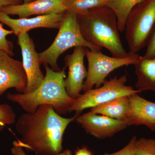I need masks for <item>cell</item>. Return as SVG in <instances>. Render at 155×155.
Segmentation results:
<instances>
[{
	"label": "cell",
	"instance_id": "6da1fadb",
	"mask_svg": "<svg viewBox=\"0 0 155 155\" xmlns=\"http://www.w3.org/2000/svg\"><path fill=\"white\" fill-rule=\"evenodd\" d=\"M80 114L70 118L62 117L47 105L40 106L33 113L22 114L16 128L21 135L23 148L36 155H58L63 152V136L71 122Z\"/></svg>",
	"mask_w": 155,
	"mask_h": 155
},
{
	"label": "cell",
	"instance_id": "7a4b0ae2",
	"mask_svg": "<svg viewBox=\"0 0 155 155\" xmlns=\"http://www.w3.org/2000/svg\"><path fill=\"white\" fill-rule=\"evenodd\" d=\"M81 32L84 39L91 44L105 48L112 57L124 58L129 55L121 41L117 17L106 6L91 9L77 15Z\"/></svg>",
	"mask_w": 155,
	"mask_h": 155
},
{
	"label": "cell",
	"instance_id": "3957f363",
	"mask_svg": "<svg viewBox=\"0 0 155 155\" xmlns=\"http://www.w3.org/2000/svg\"><path fill=\"white\" fill-rule=\"evenodd\" d=\"M44 66V80L38 88L29 93H8L7 98L18 104L27 113H33L40 106L47 105L52 107L59 115L66 114L75 99L69 97L66 91L65 68L56 72L48 65Z\"/></svg>",
	"mask_w": 155,
	"mask_h": 155
},
{
	"label": "cell",
	"instance_id": "277c9868",
	"mask_svg": "<svg viewBox=\"0 0 155 155\" xmlns=\"http://www.w3.org/2000/svg\"><path fill=\"white\" fill-rule=\"evenodd\" d=\"M59 32L51 45L43 51L38 53L40 63L50 65L51 69L61 71L58 64V58L66 51L73 47H84L93 51H99L102 48L89 43L84 38L78 22L77 15L66 11Z\"/></svg>",
	"mask_w": 155,
	"mask_h": 155
},
{
	"label": "cell",
	"instance_id": "5b68a950",
	"mask_svg": "<svg viewBox=\"0 0 155 155\" xmlns=\"http://www.w3.org/2000/svg\"><path fill=\"white\" fill-rule=\"evenodd\" d=\"M155 24V0H144L132 9L125 23V38L130 52L146 46Z\"/></svg>",
	"mask_w": 155,
	"mask_h": 155
},
{
	"label": "cell",
	"instance_id": "8992f818",
	"mask_svg": "<svg viewBox=\"0 0 155 155\" xmlns=\"http://www.w3.org/2000/svg\"><path fill=\"white\" fill-rule=\"evenodd\" d=\"M126 75L106 80L99 87L91 89L80 94L68 108V113L80 114L85 109L94 107L119 97L130 96L141 92L126 85Z\"/></svg>",
	"mask_w": 155,
	"mask_h": 155
},
{
	"label": "cell",
	"instance_id": "52a82bcc",
	"mask_svg": "<svg viewBox=\"0 0 155 155\" xmlns=\"http://www.w3.org/2000/svg\"><path fill=\"white\" fill-rule=\"evenodd\" d=\"M129 53L125 58H116L106 55L101 51H93L86 48L85 56L88 62V69L82 91H87L94 86L96 88L99 87L111 72L123 66L134 65L141 58L137 53Z\"/></svg>",
	"mask_w": 155,
	"mask_h": 155
},
{
	"label": "cell",
	"instance_id": "ba28073f",
	"mask_svg": "<svg viewBox=\"0 0 155 155\" xmlns=\"http://www.w3.org/2000/svg\"><path fill=\"white\" fill-rule=\"evenodd\" d=\"M18 44L21 48L22 65L27 78V85L24 93L34 91L41 85L45 75L40 69L38 53L35 50L33 40L28 33L20 34L18 36Z\"/></svg>",
	"mask_w": 155,
	"mask_h": 155
},
{
	"label": "cell",
	"instance_id": "9c48e42d",
	"mask_svg": "<svg viewBox=\"0 0 155 155\" xmlns=\"http://www.w3.org/2000/svg\"><path fill=\"white\" fill-rule=\"evenodd\" d=\"M75 121L87 133L100 139L112 137L128 126L124 121L94 114L91 111L78 115Z\"/></svg>",
	"mask_w": 155,
	"mask_h": 155
},
{
	"label": "cell",
	"instance_id": "30bf717a",
	"mask_svg": "<svg viewBox=\"0 0 155 155\" xmlns=\"http://www.w3.org/2000/svg\"><path fill=\"white\" fill-rule=\"evenodd\" d=\"M27 85V76L22 63L0 51V95L11 88L24 93Z\"/></svg>",
	"mask_w": 155,
	"mask_h": 155
},
{
	"label": "cell",
	"instance_id": "8fae6325",
	"mask_svg": "<svg viewBox=\"0 0 155 155\" xmlns=\"http://www.w3.org/2000/svg\"><path fill=\"white\" fill-rule=\"evenodd\" d=\"M84 47L74 48L73 53L65 57L66 67H68V75L64 81L65 88L69 96L75 99L82 91L87 71L84 65L86 49Z\"/></svg>",
	"mask_w": 155,
	"mask_h": 155
},
{
	"label": "cell",
	"instance_id": "7c38bea8",
	"mask_svg": "<svg viewBox=\"0 0 155 155\" xmlns=\"http://www.w3.org/2000/svg\"><path fill=\"white\" fill-rule=\"evenodd\" d=\"M66 12L60 14L38 16L32 18L14 19L0 11V22L9 26L14 34L18 36L20 34L28 33L29 31L34 28L59 29L62 25Z\"/></svg>",
	"mask_w": 155,
	"mask_h": 155
},
{
	"label": "cell",
	"instance_id": "4fadbf2b",
	"mask_svg": "<svg viewBox=\"0 0 155 155\" xmlns=\"http://www.w3.org/2000/svg\"><path fill=\"white\" fill-rule=\"evenodd\" d=\"M64 2V0H35L30 3L6 6L0 11L8 15H17L19 18L60 14L66 11Z\"/></svg>",
	"mask_w": 155,
	"mask_h": 155
},
{
	"label": "cell",
	"instance_id": "5bb4252c",
	"mask_svg": "<svg viewBox=\"0 0 155 155\" xmlns=\"http://www.w3.org/2000/svg\"><path fill=\"white\" fill-rule=\"evenodd\" d=\"M130 112L125 122L129 125H143L155 131V102L134 94L129 96Z\"/></svg>",
	"mask_w": 155,
	"mask_h": 155
},
{
	"label": "cell",
	"instance_id": "9a60e30c",
	"mask_svg": "<svg viewBox=\"0 0 155 155\" xmlns=\"http://www.w3.org/2000/svg\"><path fill=\"white\" fill-rule=\"evenodd\" d=\"M94 114L108 116L125 122L130 112L129 96L117 98L107 102L91 108Z\"/></svg>",
	"mask_w": 155,
	"mask_h": 155
},
{
	"label": "cell",
	"instance_id": "2e32d148",
	"mask_svg": "<svg viewBox=\"0 0 155 155\" xmlns=\"http://www.w3.org/2000/svg\"><path fill=\"white\" fill-rule=\"evenodd\" d=\"M134 65L137 78V89L141 92H155V57L147 58L142 56Z\"/></svg>",
	"mask_w": 155,
	"mask_h": 155
},
{
	"label": "cell",
	"instance_id": "e0dca14e",
	"mask_svg": "<svg viewBox=\"0 0 155 155\" xmlns=\"http://www.w3.org/2000/svg\"><path fill=\"white\" fill-rule=\"evenodd\" d=\"M143 1L107 0L105 6L111 9L116 14L119 31L122 32L125 30V21L132 9Z\"/></svg>",
	"mask_w": 155,
	"mask_h": 155
},
{
	"label": "cell",
	"instance_id": "ac0fdd59",
	"mask_svg": "<svg viewBox=\"0 0 155 155\" xmlns=\"http://www.w3.org/2000/svg\"><path fill=\"white\" fill-rule=\"evenodd\" d=\"M107 0H64L66 11L81 15L95 8L105 6Z\"/></svg>",
	"mask_w": 155,
	"mask_h": 155
},
{
	"label": "cell",
	"instance_id": "d6986e66",
	"mask_svg": "<svg viewBox=\"0 0 155 155\" xmlns=\"http://www.w3.org/2000/svg\"><path fill=\"white\" fill-rule=\"evenodd\" d=\"M135 155H155V139L144 137L137 139Z\"/></svg>",
	"mask_w": 155,
	"mask_h": 155
},
{
	"label": "cell",
	"instance_id": "ffe728a7",
	"mask_svg": "<svg viewBox=\"0 0 155 155\" xmlns=\"http://www.w3.org/2000/svg\"><path fill=\"white\" fill-rule=\"evenodd\" d=\"M16 122V115L11 106L0 104V125H11Z\"/></svg>",
	"mask_w": 155,
	"mask_h": 155
},
{
	"label": "cell",
	"instance_id": "44dd1931",
	"mask_svg": "<svg viewBox=\"0 0 155 155\" xmlns=\"http://www.w3.org/2000/svg\"><path fill=\"white\" fill-rule=\"evenodd\" d=\"M3 23L0 22V51H3L10 56L14 54L13 53V45L7 39V37L14 34L12 30H7L3 27Z\"/></svg>",
	"mask_w": 155,
	"mask_h": 155
},
{
	"label": "cell",
	"instance_id": "7402d4cb",
	"mask_svg": "<svg viewBox=\"0 0 155 155\" xmlns=\"http://www.w3.org/2000/svg\"><path fill=\"white\" fill-rule=\"evenodd\" d=\"M146 52L143 58H150L155 57V24L151 31L146 45Z\"/></svg>",
	"mask_w": 155,
	"mask_h": 155
},
{
	"label": "cell",
	"instance_id": "603a6c76",
	"mask_svg": "<svg viewBox=\"0 0 155 155\" xmlns=\"http://www.w3.org/2000/svg\"><path fill=\"white\" fill-rule=\"evenodd\" d=\"M137 138L134 137L130 140L128 144L122 149L112 153L104 154L102 155H135V145Z\"/></svg>",
	"mask_w": 155,
	"mask_h": 155
},
{
	"label": "cell",
	"instance_id": "cb8c5ba5",
	"mask_svg": "<svg viewBox=\"0 0 155 155\" xmlns=\"http://www.w3.org/2000/svg\"><path fill=\"white\" fill-rule=\"evenodd\" d=\"M11 152L13 155H27L23 150V147L21 145L19 140H15L13 142ZM58 155H72V153L70 150L67 149Z\"/></svg>",
	"mask_w": 155,
	"mask_h": 155
},
{
	"label": "cell",
	"instance_id": "d4e9b609",
	"mask_svg": "<svg viewBox=\"0 0 155 155\" xmlns=\"http://www.w3.org/2000/svg\"><path fill=\"white\" fill-rule=\"evenodd\" d=\"M21 0H0V9L6 6L20 4Z\"/></svg>",
	"mask_w": 155,
	"mask_h": 155
},
{
	"label": "cell",
	"instance_id": "484cf974",
	"mask_svg": "<svg viewBox=\"0 0 155 155\" xmlns=\"http://www.w3.org/2000/svg\"><path fill=\"white\" fill-rule=\"evenodd\" d=\"M74 155H93L92 153L86 147H83L78 149L75 151Z\"/></svg>",
	"mask_w": 155,
	"mask_h": 155
},
{
	"label": "cell",
	"instance_id": "4316f807",
	"mask_svg": "<svg viewBox=\"0 0 155 155\" xmlns=\"http://www.w3.org/2000/svg\"><path fill=\"white\" fill-rule=\"evenodd\" d=\"M35 0H23V3H28L31 2Z\"/></svg>",
	"mask_w": 155,
	"mask_h": 155
},
{
	"label": "cell",
	"instance_id": "83f0119b",
	"mask_svg": "<svg viewBox=\"0 0 155 155\" xmlns=\"http://www.w3.org/2000/svg\"><path fill=\"white\" fill-rule=\"evenodd\" d=\"M4 125H0V132L3 130V129H4Z\"/></svg>",
	"mask_w": 155,
	"mask_h": 155
}]
</instances>
